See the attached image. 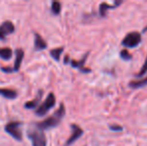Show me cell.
Masks as SVG:
<instances>
[{
  "mask_svg": "<svg viewBox=\"0 0 147 146\" xmlns=\"http://www.w3.org/2000/svg\"><path fill=\"white\" fill-rule=\"evenodd\" d=\"M15 31V26L11 21H4L0 25V39L4 40L7 35H10Z\"/></svg>",
  "mask_w": 147,
  "mask_h": 146,
  "instance_id": "52a82bcc",
  "label": "cell"
},
{
  "mask_svg": "<svg viewBox=\"0 0 147 146\" xmlns=\"http://www.w3.org/2000/svg\"><path fill=\"white\" fill-rule=\"evenodd\" d=\"M141 43V34L137 31H131L127 33L122 40V45L127 48H134Z\"/></svg>",
  "mask_w": 147,
  "mask_h": 146,
  "instance_id": "277c9868",
  "label": "cell"
},
{
  "mask_svg": "<svg viewBox=\"0 0 147 146\" xmlns=\"http://www.w3.org/2000/svg\"><path fill=\"white\" fill-rule=\"evenodd\" d=\"M55 103H56V97H55V95L53 93H49L48 96H47V98L45 99V101L38 106L35 114H36L37 116H40V117L44 116V115H46V113L48 112L51 108L54 107Z\"/></svg>",
  "mask_w": 147,
  "mask_h": 146,
  "instance_id": "3957f363",
  "label": "cell"
},
{
  "mask_svg": "<svg viewBox=\"0 0 147 146\" xmlns=\"http://www.w3.org/2000/svg\"><path fill=\"white\" fill-rule=\"evenodd\" d=\"M115 7H116L115 4L110 5V4L106 3V2H103V3H101L100 5H99V14H100L101 17H105V16L107 15V12L111 9H114Z\"/></svg>",
  "mask_w": 147,
  "mask_h": 146,
  "instance_id": "4fadbf2b",
  "label": "cell"
},
{
  "mask_svg": "<svg viewBox=\"0 0 147 146\" xmlns=\"http://www.w3.org/2000/svg\"><path fill=\"white\" fill-rule=\"evenodd\" d=\"M147 31V26H146V27L145 28H144V29H143V32H146Z\"/></svg>",
  "mask_w": 147,
  "mask_h": 146,
  "instance_id": "603a6c76",
  "label": "cell"
},
{
  "mask_svg": "<svg viewBox=\"0 0 147 146\" xmlns=\"http://www.w3.org/2000/svg\"><path fill=\"white\" fill-rule=\"evenodd\" d=\"M1 70L5 73H11V72H15L13 68H10V67H1Z\"/></svg>",
  "mask_w": 147,
  "mask_h": 146,
  "instance_id": "44dd1931",
  "label": "cell"
},
{
  "mask_svg": "<svg viewBox=\"0 0 147 146\" xmlns=\"http://www.w3.org/2000/svg\"><path fill=\"white\" fill-rule=\"evenodd\" d=\"M109 128H110L112 131H122L123 130L122 126H120V125H109Z\"/></svg>",
  "mask_w": 147,
  "mask_h": 146,
  "instance_id": "ffe728a7",
  "label": "cell"
},
{
  "mask_svg": "<svg viewBox=\"0 0 147 146\" xmlns=\"http://www.w3.org/2000/svg\"><path fill=\"white\" fill-rule=\"evenodd\" d=\"M42 95H43V91L40 90L34 99L31 100V101L26 102L24 107H25L26 109H34V108H36L37 106H38V104H40V101H41V99H42Z\"/></svg>",
  "mask_w": 147,
  "mask_h": 146,
  "instance_id": "9c48e42d",
  "label": "cell"
},
{
  "mask_svg": "<svg viewBox=\"0 0 147 146\" xmlns=\"http://www.w3.org/2000/svg\"><path fill=\"white\" fill-rule=\"evenodd\" d=\"M22 122H20V121H12V122L7 123L5 125V128L4 129L15 140L22 141V132H21V128H20Z\"/></svg>",
  "mask_w": 147,
  "mask_h": 146,
  "instance_id": "5b68a950",
  "label": "cell"
},
{
  "mask_svg": "<svg viewBox=\"0 0 147 146\" xmlns=\"http://www.w3.org/2000/svg\"><path fill=\"white\" fill-rule=\"evenodd\" d=\"M120 57H121V59H123V60H125V61H129V60H131V58H132L131 54H130L127 49H122V50L120 51Z\"/></svg>",
  "mask_w": 147,
  "mask_h": 146,
  "instance_id": "d6986e66",
  "label": "cell"
},
{
  "mask_svg": "<svg viewBox=\"0 0 147 146\" xmlns=\"http://www.w3.org/2000/svg\"><path fill=\"white\" fill-rule=\"evenodd\" d=\"M87 56H88V53L84 55L83 58H82L81 60H79V61H77V60H70V64H71L72 67H74V68H78L80 71H81V72H83V73L91 72V69L90 68H85V67H84V64H85V61H86V59H87Z\"/></svg>",
  "mask_w": 147,
  "mask_h": 146,
  "instance_id": "ba28073f",
  "label": "cell"
},
{
  "mask_svg": "<svg viewBox=\"0 0 147 146\" xmlns=\"http://www.w3.org/2000/svg\"><path fill=\"white\" fill-rule=\"evenodd\" d=\"M147 85V76L143 79H140V80H133L129 83V86L133 89H138V88H141L143 86Z\"/></svg>",
  "mask_w": 147,
  "mask_h": 146,
  "instance_id": "9a60e30c",
  "label": "cell"
},
{
  "mask_svg": "<svg viewBox=\"0 0 147 146\" xmlns=\"http://www.w3.org/2000/svg\"><path fill=\"white\" fill-rule=\"evenodd\" d=\"M146 72H147V56L145 58V61H144V63H143V66L141 67V69L139 70V72L134 74V76H135L136 78H140L143 75H145Z\"/></svg>",
  "mask_w": 147,
  "mask_h": 146,
  "instance_id": "ac0fdd59",
  "label": "cell"
},
{
  "mask_svg": "<svg viewBox=\"0 0 147 146\" xmlns=\"http://www.w3.org/2000/svg\"><path fill=\"white\" fill-rule=\"evenodd\" d=\"M27 136L31 140L32 146H46L47 139L42 129L34 125V127H30L27 130Z\"/></svg>",
  "mask_w": 147,
  "mask_h": 146,
  "instance_id": "7a4b0ae2",
  "label": "cell"
},
{
  "mask_svg": "<svg viewBox=\"0 0 147 146\" xmlns=\"http://www.w3.org/2000/svg\"><path fill=\"white\" fill-rule=\"evenodd\" d=\"M64 50V47H58V48H54L52 50H50V55L54 60L59 61L60 60V56H61L62 52Z\"/></svg>",
  "mask_w": 147,
  "mask_h": 146,
  "instance_id": "2e32d148",
  "label": "cell"
},
{
  "mask_svg": "<svg viewBox=\"0 0 147 146\" xmlns=\"http://www.w3.org/2000/svg\"><path fill=\"white\" fill-rule=\"evenodd\" d=\"M0 95L7 99H15L17 97V92L10 88H0Z\"/></svg>",
  "mask_w": 147,
  "mask_h": 146,
  "instance_id": "7c38bea8",
  "label": "cell"
},
{
  "mask_svg": "<svg viewBox=\"0 0 147 146\" xmlns=\"http://www.w3.org/2000/svg\"><path fill=\"white\" fill-rule=\"evenodd\" d=\"M70 61H69V56H68V55H66L65 56V58H64V63H65V64H67V63H69Z\"/></svg>",
  "mask_w": 147,
  "mask_h": 146,
  "instance_id": "7402d4cb",
  "label": "cell"
},
{
  "mask_svg": "<svg viewBox=\"0 0 147 146\" xmlns=\"http://www.w3.org/2000/svg\"><path fill=\"white\" fill-rule=\"evenodd\" d=\"M51 11L55 15H58L61 12V3L58 1H53L52 4H51Z\"/></svg>",
  "mask_w": 147,
  "mask_h": 146,
  "instance_id": "e0dca14e",
  "label": "cell"
},
{
  "mask_svg": "<svg viewBox=\"0 0 147 146\" xmlns=\"http://www.w3.org/2000/svg\"><path fill=\"white\" fill-rule=\"evenodd\" d=\"M13 55V51L9 47H3L0 48V58L3 60H10Z\"/></svg>",
  "mask_w": 147,
  "mask_h": 146,
  "instance_id": "5bb4252c",
  "label": "cell"
},
{
  "mask_svg": "<svg viewBox=\"0 0 147 146\" xmlns=\"http://www.w3.org/2000/svg\"><path fill=\"white\" fill-rule=\"evenodd\" d=\"M15 55H16V58H15V62H14V71L17 72L19 70L20 66H21V63H22V60L24 58V51L22 50L21 48H17L15 50Z\"/></svg>",
  "mask_w": 147,
  "mask_h": 146,
  "instance_id": "30bf717a",
  "label": "cell"
},
{
  "mask_svg": "<svg viewBox=\"0 0 147 146\" xmlns=\"http://www.w3.org/2000/svg\"><path fill=\"white\" fill-rule=\"evenodd\" d=\"M34 48L35 50H43L47 48V43L38 33L34 34Z\"/></svg>",
  "mask_w": 147,
  "mask_h": 146,
  "instance_id": "8fae6325",
  "label": "cell"
},
{
  "mask_svg": "<svg viewBox=\"0 0 147 146\" xmlns=\"http://www.w3.org/2000/svg\"><path fill=\"white\" fill-rule=\"evenodd\" d=\"M71 130L72 133L70 135V137L67 139V141L65 142V146H70L72 143H74L76 140L80 138L83 134V130L80 126H78L77 124H71Z\"/></svg>",
  "mask_w": 147,
  "mask_h": 146,
  "instance_id": "8992f818",
  "label": "cell"
},
{
  "mask_svg": "<svg viewBox=\"0 0 147 146\" xmlns=\"http://www.w3.org/2000/svg\"><path fill=\"white\" fill-rule=\"evenodd\" d=\"M64 115H65V106H64L63 103H61L58 109L55 111L51 116H49L48 118L41 121V122L36 123L35 125H36L37 127H39L40 129H42V130H47V129L54 128V127L59 125V123L61 122Z\"/></svg>",
  "mask_w": 147,
  "mask_h": 146,
  "instance_id": "6da1fadb",
  "label": "cell"
}]
</instances>
